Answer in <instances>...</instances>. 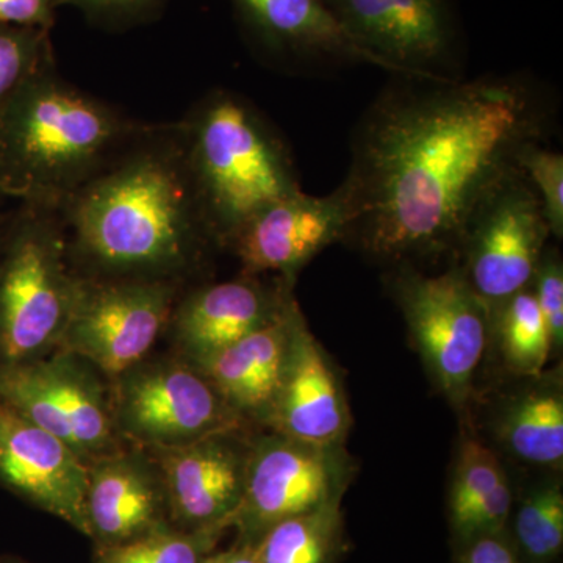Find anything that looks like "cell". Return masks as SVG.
Wrapping results in <instances>:
<instances>
[{
	"instance_id": "1",
	"label": "cell",
	"mask_w": 563,
	"mask_h": 563,
	"mask_svg": "<svg viewBox=\"0 0 563 563\" xmlns=\"http://www.w3.org/2000/svg\"><path fill=\"white\" fill-rule=\"evenodd\" d=\"M363 114L346 179L344 240L379 261L455 254L485 196L544 141L550 107L525 76H393Z\"/></svg>"
},
{
	"instance_id": "2",
	"label": "cell",
	"mask_w": 563,
	"mask_h": 563,
	"mask_svg": "<svg viewBox=\"0 0 563 563\" xmlns=\"http://www.w3.org/2000/svg\"><path fill=\"white\" fill-rule=\"evenodd\" d=\"M62 214L70 258L84 276L185 285L218 247L188 168L179 122L143 124Z\"/></svg>"
},
{
	"instance_id": "3",
	"label": "cell",
	"mask_w": 563,
	"mask_h": 563,
	"mask_svg": "<svg viewBox=\"0 0 563 563\" xmlns=\"http://www.w3.org/2000/svg\"><path fill=\"white\" fill-rule=\"evenodd\" d=\"M141 128L47 66L0 111V195L62 210Z\"/></svg>"
},
{
	"instance_id": "4",
	"label": "cell",
	"mask_w": 563,
	"mask_h": 563,
	"mask_svg": "<svg viewBox=\"0 0 563 563\" xmlns=\"http://www.w3.org/2000/svg\"><path fill=\"white\" fill-rule=\"evenodd\" d=\"M207 224L228 250L252 217L302 191L291 152L272 122L239 92L210 91L179 122Z\"/></svg>"
},
{
	"instance_id": "5",
	"label": "cell",
	"mask_w": 563,
	"mask_h": 563,
	"mask_svg": "<svg viewBox=\"0 0 563 563\" xmlns=\"http://www.w3.org/2000/svg\"><path fill=\"white\" fill-rule=\"evenodd\" d=\"M80 274L70 258L62 210L21 203L0 235V363L57 351Z\"/></svg>"
},
{
	"instance_id": "6",
	"label": "cell",
	"mask_w": 563,
	"mask_h": 563,
	"mask_svg": "<svg viewBox=\"0 0 563 563\" xmlns=\"http://www.w3.org/2000/svg\"><path fill=\"white\" fill-rule=\"evenodd\" d=\"M110 393L122 440L144 450L184 446L213 433L250 428L201 369L179 354L150 355L110 383Z\"/></svg>"
},
{
	"instance_id": "7",
	"label": "cell",
	"mask_w": 563,
	"mask_h": 563,
	"mask_svg": "<svg viewBox=\"0 0 563 563\" xmlns=\"http://www.w3.org/2000/svg\"><path fill=\"white\" fill-rule=\"evenodd\" d=\"M390 287L432 379L462 409L487 347L490 307L457 265L431 276L402 263Z\"/></svg>"
},
{
	"instance_id": "8",
	"label": "cell",
	"mask_w": 563,
	"mask_h": 563,
	"mask_svg": "<svg viewBox=\"0 0 563 563\" xmlns=\"http://www.w3.org/2000/svg\"><path fill=\"white\" fill-rule=\"evenodd\" d=\"M184 287L174 280L80 274L79 291L57 351L90 363L113 383L150 357L162 333L168 331Z\"/></svg>"
},
{
	"instance_id": "9",
	"label": "cell",
	"mask_w": 563,
	"mask_h": 563,
	"mask_svg": "<svg viewBox=\"0 0 563 563\" xmlns=\"http://www.w3.org/2000/svg\"><path fill=\"white\" fill-rule=\"evenodd\" d=\"M0 401L68 444L88 465L128 444L114 424L109 380L68 352L0 363Z\"/></svg>"
},
{
	"instance_id": "10",
	"label": "cell",
	"mask_w": 563,
	"mask_h": 563,
	"mask_svg": "<svg viewBox=\"0 0 563 563\" xmlns=\"http://www.w3.org/2000/svg\"><path fill=\"white\" fill-rule=\"evenodd\" d=\"M551 229L520 168L474 210L455 255L459 268L490 310L532 285Z\"/></svg>"
},
{
	"instance_id": "11",
	"label": "cell",
	"mask_w": 563,
	"mask_h": 563,
	"mask_svg": "<svg viewBox=\"0 0 563 563\" xmlns=\"http://www.w3.org/2000/svg\"><path fill=\"white\" fill-rule=\"evenodd\" d=\"M377 68L415 79H459L463 31L455 0H324Z\"/></svg>"
},
{
	"instance_id": "12",
	"label": "cell",
	"mask_w": 563,
	"mask_h": 563,
	"mask_svg": "<svg viewBox=\"0 0 563 563\" xmlns=\"http://www.w3.org/2000/svg\"><path fill=\"white\" fill-rule=\"evenodd\" d=\"M352 476L343 446H318L273 432L252 437L246 487L232 528L252 547L272 526L342 499Z\"/></svg>"
},
{
	"instance_id": "13",
	"label": "cell",
	"mask_w": 563,
	"mask_h": 563,
	"mask_svg": "<svg viewBox=\"0 0 563 563\" xmlns=\"http://www.w3.org/2000/svg\"><path fill=\"white\" fill-rule=\"evenodd\" d=\"M247 428L218 432L184 446L147 450L161 466L169 518L184 531L232 529L246 487Z\"/></svg>"
},
{
	"instance_id": "14",
	"label": "cell",
	"mask_w": 563,
	"mask_h": 563,
	"mask_svg": "<svg viewBox=\"0 0 563 563\" xmlns=\"http://www.w3.org/2000/svg\"><path fill=\"white\" fill-rule=\"evenodd\" d=\"M88 463L0 401V487L87 537Z\"/></svg>"
},
{
	"instance_id": "15",
	"label": "cell",
	"mask_w": 563,
	"mask_h": 563,
	"mask_svg": "<svg viewBox=\"0 0 563 563\" xmlns=\"http://www.w3.org/2000/svg\"><path fill=\"white\" fill-rule=\"evenodd\" d=\"M347 213L342 196L299 191L258 211L233 236L231 250L243 273L282 277L296 274L332 243L346 236Z\"/></svg>"
},
{
	"instance_id": "16",
	"label": "cell",
	"mask_w": 563,
	"mask_h": 563,
	"mask_svg": "<svg viewBox=\"0 0 563 563\" xmlns=\"http://www.w3.org/2000/svg\"><path fill=\"white\" fill-rule=\"evenodd\" d=\"M85 517L95 553L173 525L154 455L128 443L92 461L88 465Z\"/></svg>"
},
{
	"instance_id": "17",
	"label": "cell",
	"mask_w": 563,
	"mask_h": 563,
	"mask_svg": "<svg viewBox=\"0 0 563 563\" xmlns=\"http://www.w3.org/2000/svg\"><path fill=\"white\" fill-rule=\"evenodd\" d=\"M291 285L282 277L266 280L243 273L180 292L168 325L177 354L198 362L268 324L291 301Z\"/></svg>"
},
{
	"instance_id": "18",
	"label": "cell",
	"mask_w": 563,
	"mask_h": 563,
	"mask_svg": "<svg viewBox=\"0 0 563 563\" xmlns=\"http://www.w3.org/2000/svg\"><path fill=\"white\" fill-rule=\"evenodd\" d=\"M240 27L258 54L302 69L377 66L347 35L324 0H231Z\"/></svg>"
},
{
	"instance_id": "19",
	"label": "cell",
	"mask_w": 563,
	"mask_h": 563,
	"mask_svg": "<svg viewBox=\"0 0 563 563\" xmlns=\"http://www.w3.org/2000/svg\"><path fill=\"white\" fill-rule=\"evenodd\" d=\"M268 428L318 446H343L351 428L342 380L302 313L292 331L287 366Z\"/></svg>"
},
{
	"instance_id": "20",
	"label": "cell",
	"mask_w": 563,
	"mask_h": 563,
	"mask_svg": "<svg viewBox=\"0 0 563 563\" xmlns=\"http://www.w3.org/2000/svg\"><path fill=\"white\" fill-rule=\"evenodd\" d=\"M292 298L272 322L195 363L233 412L268 428L279 395L292 331L301 314Z\"/></svg>"
},
{
	"instance_id": "21",
	"label": "cell",
	"mask_w": 563,
	"mask_h": 563,
	"mask_svg": "<svg viewBox=\"0 0 563 563\" xmlns=\"http://www.w3.org/2000/svg\"><path fill=\"white\" fill-rule=\"evenodd\" d=\"M499 440L521 461L547 468L563 463V398L558 387L542 385L518 396L498 426Z\"/></svg>"
},
{
	"instance_id": "22",
	"label": "cell",
	"mask_w": 563,
	"mask_h": 563,
	"mask_svg": "<svg viewBox=\"0 0 563 563\" xmlns=\"http://www.w3.org/2000/svg\"><path fill=\"white\" fill-rule=\"evenodd\" d=\"M342 499L282 520L252 544L261 563H333L343 547Z\"/></svg>"
},
{
	"instance_id": "23",
	"label": "cell",
	"mask_w": 563,
	"mask_h": 563,
	"mask_svg": "<svg viewBox=\"0 0 563 563\" xmlns=\"http://www.w3.org/2000/svg\"><path fill=\"white\" fill-rule=\"evenodd\" d=\"M504 362L518 376H542L553 354L550 332L532 288L515 292L492 309Z\"/></svg>"
},
{
	"instance_id": "24",
	"label": "cell",
	"mask_w": 563,
	"mask_h": 563,
	"mask_svg": "<svg viewBox=\"0 0 563 563\" xmlns=\"http://www.w3.org/2000/svg\"><path fill=\"white\" fill-rule=\"evenodd\" d=\"M228 529L184 531L169 525L132 542L96 551L91 563H202Z\"/></svg>"
},
{
	"instance_id": "25",
	"label": "cell",
	"mask_w": 563,
	"mask_h": 563,
	"mask_svg": "<svg viewBox=\"0 0 563 563\" xmlns=\"http://www.w3.org/2000/svg\"><path fill=\"white\" fill-rule=\"evenodd\" d=\"M515 536L531 563H550L563 547V492L547 483L529 493L515 517Z\"/></svg>"
},
{
	"instance_id": "26",
	"label": "cell",
	"mask_w": 563,
	"mask_h": 563,
	"mask_svg": "<svg viewBox=\"0 0 563 563\" xmlns=\"http://www.w3.org/2000/svg\"><path fill=\"white\" fill-rule=\"evenodd\" d=\"M51 65L55 55L49 31L0 27V111Z\"/></svg>"
},
{
	"instance_id": "27",
	"label": "cell",
	"mask_w": 563,
	"mask_h": 563,
	"mask_svg": "<svg viewBox=\"0 0 563 563\" xmlns=\"http://www.w3.org/2000/svg\"><path fill=\"white\" fill-rule=\"evenodd\" d=\"M507 474L495 451L474 437H466L459 451L450 496L451 523L462 520L474 504L492 492Z\"/></svg>"
},
{
	"instance_id": "28",
	"label": "cell",
	"mask_w": 563,
	"mask_h": 563,
	"mask_svg": "<svg viewBox=\"0 0 563 563\" xmlns=\"http://www.w3.org/2000/svg\"><path fill=\"white\" fill-rule=\"evenodd\" d=\"M518 168L536 191L551 235L563 236V157L544 146V141L528 144L518 155Z\"/></svg>"
},
{
	"instance_id": "29",
	"label": "cell",
	"mask_w": 563,
	"mask_h": 563,
	"mask_svg": "<svg viewBox=\"0 0 563 563\" xmlns=\"http://www.w3.org/2000/svg\"><path fill=\"white\" fill-rule=\"evenodd\" d=\"M531 288L550 332L553 352L561 351L563 346V265L558 252L544 251Z\"/></svg>"
},
{
	"instance_id": "30",
	"label": "cell",
	"mask_w": 563,
	"mask_h": 563,
	"mask_svg": "<svg viewBox=\"0 0 563 563\" xmlns=\"http://www.w3.org/2000/svg\"><path fill=\"white\" fill-rule=\"evenodd\" d=\"M168 0H58V5L79 9L87 20L106 29H128L152 21Z\"/></svg>"
},
{
	"instance_id": "31",
	"label": "cell",
	"mask_w": 563,
	"mask_h": 563,
	"mask_svg": "<svg viewBox=\"0 0 563 563\" xmlns=\"http://www.w3.org/2000/svg\"><path fill=\"white\" fill-rule=\"evenodd\" d=\"M512 487L506 476L479 503L474 504L453 529L465 542L476 537L503 533L512 510Z\"/></svg>"
},
{
	"instance_id": "32",
	"label": "cell",
	"mask_w": 563,
	"mask_h": 563,
	"mask_svg": "<svg viewBox=\"0 0 563 563\" xmlns=\"http://www.w3.org/2000/svg\"><path fill=\"white\" fill-rule=\"evenodd\" d=\"M58 0H0V27L52 31L57 21Z\"/></svg>"
},
{
	"instance_id": "33",
	"label": "cell",
	"mask_w": 563,
	"mask_h": 563,
	"mask_svg": "<svg viewBox=\"0 0 563 563\" xmlns=\"http://www.w3.org/2000/svg\"><path fill=\"white\" fill-rule=\"evenodd\" d=\"M459 563H518V558L514 544L495 533L468 540Z\"/></svg>"
},
{
	"instance_id": "34",
	"label": "cell",
	"mask_w": 563,
	"mask_h": 563,
	"mask_svg": "<svg viewBox=\"0 0 563 563\" xmlns=\"http://www.w3.org/2000/svg\"><path fill=\"white\" fill-rule=\"evenodd\" d=\"M202 563H261L251 547L233 544L231 550L213 551Z\"/></svg>"
},
{
	"instance_id": "35",
	"label": "cell",
	"mask_w": 563,
	"mask_h": 563,
	"mask_svg": "<svg viewBox=\"0 0 563 563\" xmlns=\"http://www.w3.org/2000/svg\"><path fill=\"white\" fill-rule=\"evenodd\" d=\"M0 563H29L25 561H22L20 558H14V555H2L0 558Z\"/></svg>"
},
{
	"instance_id": "36",
	"label": "cell",
	"mask_w": 563,
	"mask_h": 563,
	"mask_svg": "<svg viewBox=\"0 0 563 563\" xmlns=\"http://www.w3.org/2000/svg\"><path fill=\"white\" fill-rule=\"evenodd\" d=\"M3 222H5V213H0V235H2Z\"/></svg>"
},
{
	"instance_id": "37",
	"label": "cell",
	"mask_w": 563,
	"mask_h": 563,
	"mask_svg": "<svg viewBox=\"0 0 563 563\" xmlns=\"http://www.w3.org/2000/svg\"><path fill=\"white\" fill-rule=\"evenodd\" d=\"M0 198H2V195H0Z\"/></svg>"
}]
</instances>
